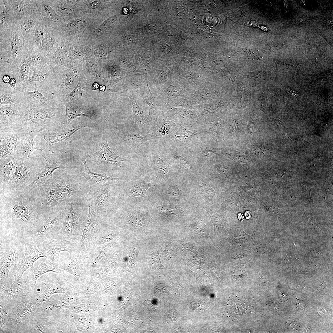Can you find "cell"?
I'll use <instances>...</instances> for the list:
<instances>
[{"mask_svg": "<svg viewBox=\"0 0 333 333\" xmlns=\"http://www.w3.org/2000/svg\"><path fill=\"white\" fill-rule=\"evenodd\" d=\"M161 210L165 213L171 215L177 214L178 211L175 207L171 206H164L161 207Z\"/></svg>", "mask_w": 333, "mask_h": 333, "instance_id": "cell-33", "label": "cell"}, {"mask_svg": "<svg viewBox=\"0 0 333 333\" xmlns=\"http://www.w3.org/2000/svg\"><path fill=\"white\" fill-rule=\"evenodd\" d=\"M35 35L38 39H41L43 35V32L42 29L40 28H37L35 31Z\"/></svg>", "mask_w": 333, "mask_h": 333, "instance_id": "cell-48", "label": "cell"}, {"mask_svg": "<svg viewBox=\"0 0 333 333\" xmlns=\"http://www.w3.org/2000/svg\"><path fill=\"white\" fill-rule=\"evenodd\" d=\"M116 19V18L115 16H112L107 18L96 30V33L98 34H101L105 31L110 27Z\"/></svg>", "mask_w": 333, "mask_h": 333, "instance_id": "cell-27", "label": "cell"}, {"mask_svg": "<svg viewBox=\"0 0 333 333\" xmlns=\"http://www.w3.org/2000/svg\"><path fill=\"white\" fill-rule=\"evenodd\" d=\"M237 216L238 218L240 221L241 222L243 221L244 218V216L242 214L240 213H238L237 215Z\"/></svg>", "mask_w": 333, "mask_h": 333, "instance_id": "cell-53", "label": "cell"}, {"mask_svg": "<svg viewBox=\"0 0 333 333\" xmlns=\"http://www.w3.org/2000/svg\"><path fill=\"white\" fill-rule=\"evenodd\" d=\"M22 130L16 151L13 157L14 158L17 159L20 158L30 159L32 158L31 154L34 151L36 150L46 151L43 149L35 147V142L34 141V138L41 131Z\"/></svg>", "mask_w": 333, "mask_h": 333, "instance_id": "cell-10", "label": "cell"}, {"mask_svg": "<svg viewBox=\"0 0 333 333\" xmlns=\"http://www.w3.org/2000/svg\"><path fill=\"white\" fill-rule=\"evenodd\" d=\"M201 187L203 192L205 195L208 196H210L211 195L212 191L211 187L208 184L205 183H202L201 185Z\"/></svg>", "mask_w": 333, "mask_h": 333, "instance_id": "cell-39", "label": "cell"}, {"mask_svg": "<svg viewBox=\"0 0 333 333\" xmlns=\"http://www.w3.org/2000/svg\"><path fill=\"white\" fill-rule=\"evenodd\" d=\"M133 104V111L135 116V119L140 123L143 122L144 117L143 111L142 109L136 104L132 102Z\"/></svg>", "mask_w": 333, "mask_h": 333, "instance_id": "cell-29", "label": "cell"}, {"mask_svg": "<svg viewBox=\"0 0 333 333\" xmlns=\"http://www.w3.org/2000/svg\"><path fill=\"white\" fill-rule=\"evenodd\" d=\"M245 216L247 219H250L251 217V215L249 211H247L245 213Z\"/></svg>", "mask_w": 333, "mask_h": 333, "instance_id": "cell-52", "label": "cell"}, {"mask_svg": "<svg viewBox=\"0 0 333 333\" xmlns=\"http://www.w3.org/2000/svg\"><path fill=\"white\" fill-rule=\"evenodd\" d=\"M42 321H38L32 330V332L34 333H45L48 327V324L46 322Z\"/></svg>", "mask_w": 333, "mask_h": 333, "instance_id": "cell-30", "label": "cell"}, {"mask_svg": "<svg viewBox=\"0 0 333 333\" xmlns=\"http://www.w3.org/2000/svg\"><path fill=\"white\" fill-rule=\"evenodd\" d=\"M33 271L25 280L31 288L34 287L38 279L42 275L49 272L61 273L62 271L57 265L45 257L40 261L37 266L32 268Z\"/></svg>", "mask_w": 333, "mask_h": 333, "instance_id": "cell-15", "label": "cell"}, {"mask_svg": "<svg viewBox=\"0 0 333 333\" xmlns=\"http://www.w3.org/2000/svg\"><path fill=\"white\" fill-rule=\"evenodd\" d=\"M16 250L13 247L10 251L6 253L0 252V285L8 278L9 271L11 268L17 264L18 257Z\"/></svg>", "mask_w": 333, "mask_h": 333, "instance_id": "cell-21", "label": "cell"}, {"mask_svg": "<svg viewBox=\"0 0 333 333\" xmlns=\"http://www.w3.org/2000/svg\"><path fill=\"white\" fill-rule=\"evenodd\" d=\"M136 39L135 36L132 35H128L123 38L124 43L128 45L133 44L135 43Z\"/></svg>", "mask_w": 333, "mask_h": 333, "instance_id": "cell-36", "label": "cell"}, {"mask_svg": "<svg viewBox=\"0 0 333 333\" xmlns=\"http://www.w3.org/2000/svg\"><path fill=\"white\" fill-rule=\"evenodd\" d=\"M86 158L81 159L84 165V170L79 175L84 177L88 183L90 190L88 194L96 192L103 187L114 183L119 180V178L108 177L105 173L98 174L91 171L87 164Z\"/></svg>", "mask_w": 333, "mask_h": 333, "instance_id": "cell-7", "label": "cell"}, {"mask_svg": "<svg viewBox=\"0 0 333 333\" xmlns=\"http://www.w3.org/2000/svg\"><path fill=\"white\" fill-rule=\"evenodd\" d=\"M23 107L15 105H0V127L14 125L22 113Z\"/></svg>", "mask_w": 333, "mask_h": 333, "instance_id": "cell-14", "label": "cell"}, {"mask_svg": "<svg viewBox=\"0 0 333 333\" xmlns=\"http://www.w3.org/2000/svg\"><path fill=\"white\" fill-rule=\"evenodd\" d=\"M44 9L51 21L54 22L57 21L58 19L56 14L53 10L49 5H45L44 6Z\"/></svg>", "mask_w": 333, "mask_h": 333, "instance_id": "cell-31", "label": "cell"}, {"mask_svg": "<svg viewBox=\"0 0 333 333\" xmlns=\"http://www.w3.org/2000/svg\"><path fill=\"white\" fill-rule=\"evenodd\" d=\"M106 52L102 48H97L95 51L94 54L97 57H102L106 55Z\"/></svg>", "mask_w": 333, "mask_h": 333, "instance_id": "cell-45", "label": "cell"}, {"mask_svg": "<svg viewBox=\"0 0 333 333\" xmlns=\"http://www.w3.org/2000/svg\"><path fill=\"white\" fill-rule=\"evenodd\" d=\"M93 86L94 88L95 89H96L97 88H98L99 85L97 83H95L93 84Z\"/></svg>", "mask_w": 333, "mask_h": 333, "instance_id": "cell-54", "label": "cell"}, {"mask_svg": "<svg viewBox=\"0 0 333 333\" xmlns=\"http://www.w3.org/2000/svg\"><path fill=\"white\" fill-rule=\"evenodd\" d=\"M116 236L115 233L114 232H109L103 237L100 241V244H103L108 242L112 240H113Z\"/></svg>", "mask_w": 333, "mask_h": 333, "instance_id": "cell-35", "label": "cell"}, {"mask_svg": "<svg viewBox=\"0 0 333 333\" xmlns=\"http://www.w3.org/2000/svg\"><path fill=\"white\" fill-rule=\"evenodd\" d=\"M82 21L80 19L73 20L68 24L67 27L70 29L75 28L80 26L82 23Z\"/></svg>", "mask_w": 333, "mask_h": 333, "instance_id": "cell-38", "label": "cell"}, {"mask_svg": "<svg viewBox=\"0 0 333 333\" xmlns=\"http://www.w3.org/2000/svg\"><path fill=\"white\" fill-rule=\"evenodd\" d=\"M18 159L9 156L0 160V187L6 186L13 176L16 169Z\"/></svg>", "mask_w": 333, "mask_h": 333, "instance_id": "cell-20", "label": "cell"}, {"mask_svg": "<svg viewBox=\"0 0 333 333\" xmlns=\"http://www.w3.org/2000/svg\"><path fill=\"white\" fill-rule=\"evenodd\" d=\"M42 156L45 159L46 163L43 170L38 173L31 185L25 190L31 191L35 187L44 184L49 183L53 179V173L57 169L66 167L59 165L56 160L48 153L49 151H42Z\"/></svg>", "mask_w": 333, "mask_h": 333, "instance_id": "cell-8", "label": "cell"}, {"mask_svg": "<svg viewBox=\"0 0 333 333\" xmlns=\"http://www.w3.org/2000/svg\"><path fill=\"white\" fill-rule=\"evenodd\" d=\"M1 210L8 213L26 224L36 221L39 214L45 212L31 192L0 190Z\"/></svg>", "mask_w": 333, "mask_h": 333, "instance_id": "cell-2", "label": "cell"}, {"mask_svg": "<svg viewBox=\"0 0 333 333\" xmlns=\"http://www.w3.org/2000/svg\"><path fill=\"white\" fill-rule=\"evenodd\" d=\"M54 41L51 36L45 37L42 41V47L45 49H48L52 47L53 45Z\"/></svg>", "mask_w": 333, "mask_h": 333, "instance_id": "cell-32", "label": "cell"}, {"mask_svg": "<svg viewBox=\"0 0 333 333\" xmlns=\"http://www.w3.org/2000/svg\"><path fill=\"white\" fill-rule=\"evenodd\" d=\"M25 253L21 261L13 266L11 272L17 273L22 276L24 272L28 268L33 267L34 263L41 257H44L43 253L39 250V248L33 243L25 244Z\"/></svg>", "mask_w": 333, "mask_h": 333, "instance_id": "cell-11", "label": "cell"}, {"mask_svg": "<svg viewBox=\"0 0 333 333\" xmlns=\"http://www.w3.org/2000/svg\"><path fill=\"white\" fill-rule=\"evenodd\" d=\"M165 254L166 257L167 259H170L172 256V253L171 248L170 247H167L165 250Z\"/></svg>", "mask_w": 333, "mask_h": 333, "instance_id": "cell-47", "label": "cell"}, {"mask_svg": "<svg viewBox=\"0 0 333 333\" xmlns=\"http://www.w3.org/2000/svg\"><path fill=\"white\" fill-rule=\"evenodd\" d=\"M105 254L104 252L101 250L98 252L97 255L95 256V260L97 261L101 260L105 257Z\"/></svg>", "mask_w": 333, "mask_h": 333, "instance_id": "cell-49", "label": "cell"}, {"mask_svg": "<svg viewBox=\"0 0 333 333\" xmlns=\"http://www.w3.org/2000/svg\"><path fill=\"white\" fill-rule=\"evenodd\" d=\"M24 102L23 92L14 90L7 84H0V105L10 104L23 107Z\"/></svg>", "mask_w": 333, "mask_h": 333, "instance_id": "cell-17", "label": "cell"}, {"mask_svg": "<svg viewBox=\"0 0 333 333\" xmlns=\"http://www.w3.org/2000/svg\"><path fill=\"white\" fill-rule=\"evenodd\" d=\"M53 177L51 182L38 186L30 191L45 212L72 199L86 197L88 190L78 177Z\"/></svg>", "mask_w": 333, "mask_h": 333, "instance_id": "cell-1", "label": "cell"}, {"mask_svg": "<svg viewBox=\"0 0 333 333\" xmlns=\"http://www.w3.org/2000/svg\"><path fill=\"white\" fill-rule=\"evenodd\" d=\"M150 264L152 268L155 270L162 269L164 268L161 263L160 256L158 254L152 255L150 259Z\"/></svg>", "mask_w": 333, "mask_h": 333, "instance_id": "cell-28", "label": "cell"}, {"mask_svg": "<svg viewBox=\"0 0 333 333\" xmlns=\"http://www.w3.org/2000/svg\"><path fill=\"white\" fill-rule=\"evenodd\" d=\"M12 272L14 277V282L7 289L1 287L0 299L10 301L19 300L26 297L30 292L31 287L22 276Z\"/></svg>", "mask_w": 333, "mask_h": 333, "instance_id": "cell-9", "label": "cell"}, {"mask_svg": "<svg viewBox=\"0 0 333 333\" xmlns=\"http://www.w3.org/2000/svg\"><path fill=\"white\" fill-rule=\"evenodd\" d=\"M180 161L183 165L187 168L190 169L191 167L188 162L183 158H180Z\"/></svg>", "mask_w": 333, "mask_h": 333, "instance_id": "cell-51", "label": "cell"}, {"mask_svg": "<svg viewBox=\"0 0 333 333\" xmlns=\"http://www.w3.org/2000/svg\"><path fill=\"white\" fill-rule=\"evenodd\" d=\"M84 3L90 9H97L100 6V3L98 1H95L90 3Z\"/></svg>", "mask_w": 333, "mask_h": 333, "instance_id": "cell-42", "label": "cell"}, {"mask_svg": "<svg viewBox=\"0 0 333 333\" xmlns=\"http://www.w3.org/2000/svg\"><path fill=\"white\" fill-rule=\"evenodd\" d=\"M29 65L27 61H23L18 69L7 72L11 74L16 80L17 89L23 92L25 91L29 75Z\"/></svg>", "mask_w": 333, "mask_h": 333, "instance_id": "cell-24", "label": "cell"}, {"mask_svg": "<svg viewBox=\"0 0 333 333\" xmlns=\"http://www.w3.org/2000/svg\"><path fill=\"white\" fill-rule=\"evenodd\" d=\"M147 103L151 107L154 105V102L153 100V97L152 96L150 92V91L149 93L147 95Z\"/></svg>", "mask_w": 333, "mask_h": 333, "instance_id": "cell-46", "label": "cell"}, {"mask_svg": "<svg viewBox=\"0 0 333 333\" xmlns=\"http://www.w3.org/2000/svg\"><path fill=\"white\" fill-rule=\"evenodd\" d=\"M63 103L66 108V113L64 118L63 122L67 126L72 121L79 116L92 117V115L89 110L76 106L71 101Z\"/></svg>", "mask_w": 333, "mask_h": 333, "instance_id": "cell-25", "label": "cell"}, {"mask_svg": "<svg viewBox=\"0 0 333 333\" xmlns=\"http://www.w3.org/2000/svg\"><path fill=\"white\" fill-rule=\"evenodd\" d=\"M32 68V75L29 76L25 91L37 90L46 94L50 93L49 92L50 71L45 72L35 68Z\"/></svg>", "mask_w": 333, "mask_h": 333, "instance_id": "cell-13", "label": "cell"}, {"mask_svg": "<svg viewBox=\"0 0 333 333\" xmlns=\"http://www.w3.org/2000/svg\"><path fill=\"white\" fill-rule=\"evenodd\" d=\"M157 138L152 134H148L145 136H142L139 134H131L126 136L124 141L130 146L133 151L136 152L144 142Z\"/></svg>", "mask_w": 333, "mask_h": 333, "instance_id": "cell-26", "label": "cell"}, {"mask_svg": "<svg viewBox=\"0 0 333 333\" xmlns=\"http://www.w3.org/2000/svg\"><path fill=\"white\" fill-rule=\"evenodd\" d=\"M88 157L94 165L109 164L118 166L125 159L116 154L108 146L107 140L102 141L99 149Z\"/></svg>", "mask_w": 333, "mask_h": 333, "instance_id": "cell-12", "label": "cell"}, {"mask_svg": "<svg viewBox=\"0 0 333 333\" xmlns=\"http://www.w3.org/2000/svg\"><path fill=\"white\" fill-rule=\"evenodd\" d=\"M71 241L62 240L58 243L51 242L46 244L41 247L39 250L45 257L52 262L55 261V257L63 251L70 252L72 250Z\"/></svg>", "mask_w": 333, "mask_h": 333, "instance_id": "cell-19", "label": "cell"}, {"mask_svg": "<svg viewBox=\"0 0 333 333\" xmlns=\"http://www.w3.org/2000/svg\"><path fill=\"white\" fill-rule=\"evenodd\" d=\"M22 131L14 125L0 127V160L14 156Z\"/></svg>", "mask_w": 333, "mask_h": 333, "instance_id": "cell-6", "label": "cell"}, {"mask_svg": "<svg viewBox=\"0 0 333 333\" xmlns=\"http://www.w3.org/2000/svg\"><path fill=\"white\" fill-rule=\"evenodd\" d=\"M196 230L200 234L203 235H205L207 232L205 225L201 222L199 223L196 227Z\"/></svg>", "mask_w": 333, "mask_h": 333, "instance_id": "cell-41", "label": "cell"}, {"mask_svg": "<svg viewBox=\"0 0 333 333\" xmlns=\"http://www.w3.org/2000/svg\"><path fill=\"white\" fill-rule=\"evenodd\" d=\"M131 192L134 195L137 196L144 195L146 194V191L145 189H135L132 190Z\"/></svg>", "mask_w": 333, "mask_h": 333, "instance_id": "cell-43", "label": "cell"}, {"mask_svg": "<svg viewBox=\"0 0 333 333\" xmlns=\"http://www.w3.org/2000/svg\"><path fill=\"white\" fill-rule=\"evenodd\" d=\"M81 127V126H79L61 132H55L52 130L47 131L43 136V139L46 141L45 147L47 150L53 153V151L50 150L51 148L66 141L76 132Z\"/></svg>", "mask_w": 333, "mask_h": 333, "instance_id": "cell-18", "label": "cell"}, {"mask_svg": "<svg viewBox=\"0 0 333 333\" xmlns=\"http://www.w3.org/2000/svg\"><path fill=\"white\" fill-rule=\"evenodd\" d=\"M169 192L170 194L175 195H178L179 194V191L177 188L175 187H171L169 189Z\"/></svg>", "mask_w": 333, "mask_h": 333, "instance_id": "cell-50", "label": "cell"}, {"mask_svg": "<svg viewBox=\"0 0 333 333\" xmlns=\"http://www.w3.org/2000/svg\"><path fill=\"white\" fill-rule=\"evenodd\" d=\"M58 9L60 13L65 15H69L72 12L70 8L66 7L60 6L58 8Z\"/></svg>", "mask_w": 333, "mask_h": 333, "instance_id": "cell-44", "label": "cell"}, {"mask_svg": "<svg viewBox=\"0 0 333 333\" xmlns=\"http://www.w3.org/2000/svg\"><path fill=\"white\" fill-rule=\"evenodd\" d=\"M24 99L34 107L39 108H55L51 100L50 95L46 94L37 90L23 92Z\"/></svg>", "mask_w": 333, "mask_h": 333, "instance_id": "cell-16", "label": "cell"}, {"mask_svg": "<svg viewBox=\"0 0 333 333\" xmlns=\"http://www.w3.org/2000/svg\"><path fill=\"white\" fill-rule=\"evenodd\" d=\"M10 301L12 302L14 305L10 310H7L13 325L30 320L40 306V304L34 299H28L26 298Z\"/></svg>", "mask_w": 333, "mask_h": 333, "instance_id": "cell-5", "label": "cell"}, {"mask_svg": "<svg viewBox=\"0 0 333 333\" xmlns=\"http://www.w3.org/2000/svg\"><path fill=\"white\" fill-rule=\"evenodd\" d=\"M32 24V22L30 20L25 21L21 25V29L23 31H27L31 28Z\"/></svg>", "mask_w": 333, "mask_h": 333, "instance_id": "cell-40", "label": "cell"}, {"mask_svg": "<svg viewBox=\"0 0 333 333\" xmlns=\"http://www.w3.org/2000/svg\"><path fill=\"white\" fill-rule=\"evenodd\" d=\"M39 169L32 158L18 159L15 172L8 183L0 190L20 191L25 189L33 182Z\"/></svg>", "mask_w": 333, "mask_h": 333, "instance_id": "cell-4", "label": "cell"}, {"mask_svg": "<svg viewBox=\"0 0 333 333\" xmlns=\"http://www.w3.org/2000/svg\"><path fill=\"white\" fill-rule=\"evenodd\" d=\"M19 41L18 37L14 36L11 40L10 43V49L11 51L14 52L18 47L19 45Z\"/></svg>", "mask_w": 333, "mask_h": 333, "instance_id": "cell-37", "label": "cell"}, {"mask_svg": "<svg viewBox=\"0 0 333 333\" xmlns=\"http://www.w3.org/2000/svg\"><path fill=\"white\" fill-rule=\"evenodd\" d=\"M63 282H61L60 283H59L52 281H46L43 283L46 286L45 290L41 294L35 299V300L38 303H42L49 301L50 297L53 294L67 292L68 288Z\"/></svg>", "mask_w": 333, "mask_h": 333, "instance_id": "cell-23", "label": "cell"}, {"mask_svg": "<svg viewBox=\"0 0 333 333\" xmlns=\"http://www.w3.org/2000/svg\"><path fill=\"white\" fill-rule=\"evenodd\" d=\"M24 101L21 115L14 125L23 130L41 132L52 130L54 123L59 118L56 109L37 108Z\"/></svg>", "mask_w": 333, "mask_h": 333, "instance_id": "cell-3", "label": "cell"}, {"mask_svg": "<svg viewBox=\"0 0 333 333\" xmlns=\"http://www.w3.org/2000/svg\"><path fill=\"white\" fill-rule=\"evenodd\" d=\"M88 213L87 217L80 225L82 233V242L85 245L90 241L93 232L98 226L99 217L88 206Z\"/></svg>", "mask_w": 333, "mask_h": 333, "instance_id": "cell-22", "label": "cell"}, {"mask_svg": "<svg viewBox=\"0 0 333 333\" xmlns=\"http://www.w3.org/2000/svg\"><path fill=\"white\" fill-rule=\"evenodd\" d=\"M13 6L14 10L17 14H22L26 11L24 7L21 3L14 2L13 4Z\"/></svg>", "mask_w": 333, "mask_h": 333, "instance_id": "cell-34", "label": "cell"}]
</instances>
